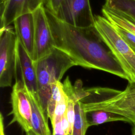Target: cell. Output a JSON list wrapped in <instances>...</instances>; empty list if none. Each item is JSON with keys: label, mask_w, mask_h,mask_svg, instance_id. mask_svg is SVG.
I'll return each mask as SVG.
<instances>
[{"label": "cell", "mask_w": 135, "mask_h": 135, "mask_svg": "<svg viewBox=\"0 0 135 135\" xmlns=\"http://www.w3.org/2000/svg\"><path fill=\"white\" fill-rule=\"evenodd\" d=\"M45 11L54 47L70 56L76 65L104 71L129 81L126 72L95 25L73 26L61 21L46 9Z\"/></svg>", "instance_id": "cell-1"}, {"label": "cell", "mask_w": 135, "mask_h": 135, "mask_svg": "<svg viewBox=\"0 0 135 135\" xmlns=\"http://www.w3.org/2000/svg\"><path fill=\"white\" fill-rule=\"evenodd\" d=\"M86 95L80 100L86 112L105 110L122 115L130 123H135V82H129L123 91L105 87L86 89Z\"/></svg>", "instance_id": "cell-2"}, {"label": "cell", "mask_w": 135, "mask_h": 135, "mask_svg": "<svg viewBox=\"0 0 135 135\" xmlns=\"http://www.w3.org/2000/svg\"><path fill=\"white\" fill-rule=\"evenodd\" d=\"M34 63L39 99L44 110L47 114L48 103L52 94V84L60 81L64 73L76 64L70 56L55 47L49 54Z\"/></svg>", "instance_id": "cell-3"}, {"label": "cell", "mask_w": 135, "mask_h": 135, "mask_svg": "<svg viewBox=\"0 0 135 135\" xmlns=\"http://www.w3.org/2000/svg\"><path fill=\"white\" fill-rule=\"evenodd\" d=\"M94 25L129 78L135 82V53L103 16H94Z\"/></svg>", "instance_id": "cell-4"}, {"label": "cell", "mask_w": 135, "mask_h": 135, "mask_svg": "<svg viewBox=\"0 0 135 135\" xmlns=\"http://www.w3.org/2000/svg\"><path fill=\"white\" fill-rule=\"evenodd\" d=\"M17 38L12 27L0 30V86H11L16 75Z\"/></svg>", "instance_id": "cell-5"}, {"label": "cell", "mask_w": 135, "mask_h": 135, "mask_svg": "<svg viewBox=\"0 0 135 135\" xmlns=\"http://www.w3.org/2000/svg\"><path fill=\"white\" fill-rule=\"evenodd\" d=\"M61 21L78 27L94 25L90 0H63L55 15Z\"/></svg>", "instance_id": "cell-6"}, {"label": "cell", "mask_w": 135, "mask_h": 135, "mask_svg": "<svg viewBox=\"0 0 135 135\" xmlns=\"http://www.w3.org/2000/svg\"><path fill=\"white\" fill-rule=\"evenodd\" d=\"M34 45L33 60L35 62L49 54L54 47V40L44 5L33 13Z\"/></svg>", "instance_id": "cell-7"}, {"label": "cell", "mask_w": 135, "mask_h": 135, "mask_svg": "<svg viewBox=\"0 0 135 135\" xmlns=\"http://www.w3.org/2000/svg\"><path fill=\"white\" fill-rule=\"evenodd\" d=\"M12 110L9 115H13L8 125L17 123L26 133L32 127V108L25 88L21 80L16 79L11 94Z\"/></svg>", "instance_id": "cell-8"}, {"label": "cell", "mask_w": 135, "mask_h": 135, "mask_svg": "<svg viewBox=\"0 0 135 135\" xmlns=\"http://www.w3.org/2000/svg\"><path fill=\"white\" fill-rule=\"evenodd\" d=\"M44 0H1V28L8 26L19 16L33 13Z\"/></svg>", "instance_id": "cell-9"}, {"label": "cell", "mask_w": 135, "mask_h": 135, "mask_svg": "<svg viewBox=\"0 0 135 135\" xmlns=\"http://www.w3.org/2000/svg\"><path fill=\"white\" fill-rule=\"evenodd\" d=\"M16 70L19 71L25 90L32 94H38L37 78L34 61L28 55L17 40Z\"/></svg>", "instance_id": "cell-10"}, {"label": "cell", "mask_w": 135, "mask_h": 135, "mask_svg": "<svg viewBox=\"0 0 135 135\" xmlns=\"http://www.w3.org/2000/svg\"><path fill=\"white\" fill-rule=\"evenodd\" d=\"M13 23L18 41L33 60L34 45V21L33 13L20 16Z\"/></svg>", "instance_id": "cell-11"}, {"label": "cell", "mask_w": 135, "mask_h": 135, "mask_svg": "<svg viewBox=\"0 0 135 135\" xmlns=\"http://www.w3.org/2000/svg\"><path fill=\"white\" fill-rule=\"evenodd\" d=\"M26 93L32 108V127L25 135H51L48 123L49 117L42 106L38 94L27 91Z\"/></svg>", "instance_id": "cell-12"}, {"label": "cell", "mask_w": 135, "mask_h": 135, "mask_svg": "<svg viewBox=\"0 0 135 135\" xmlns=\"http://www.w3.org/2000/svg\"><path fill=\"white\" fill-rule=\"evenodd\" d=\"M105 6L135 24V0H105Z\"/></svg>", "instance_id": "cell-13"}, {"label": "cell", "mask_w": 135, "mask_h": 135, "mask_svg": "<svg viewBox=\"0 0 135 135\" xmlns=\"http://www.w3.org/2000/svg\"><path fill=\"white\" fill-rule=\"evenodd\" d=\"M85 113L88 127L117 121H125L129 123V120L124 116L108 111L93 110L86 112Z\"/></svg>", "instance_id": "cell-14"}, {"label": "cell", "mask_w": 135, "mask_h": 135, "mask_svg": "<svg viewBox=\"0 0 135 135\" xmlns=\"http://www.w3.org/2000/svg\"><path fill=\"white\" fill-rule=\"evenodd\" d=\"M78 98L74 105V120L72 135H85L89 128L86 119V113L83 109L80 100Z\"/></svg>", "instance_id": "cell-15"}, {"label": "cell", "mask_w": 135, "mask_h": 135, "mask_svg": "<svg viewBox=\"0 0 135 135\" xmlns=\"http://www.w3.org/2000/svg\"><path fill=\"white\" fill-rule=\"evenodd\" d=\"M103 16L111 24L119 26L135 34V24L126 19L123 17L109 9L103 6L102 8Z\"/></svg>", "instance_id": "cell-16"}, {"label": "cell", "mask_w": 135, "mask_h": 135, "mask_svg": "<svg viewBox=\"0 0 135 135\" xmlns=\"http://www.w3.org/2000/svg\"><path fill=\"white\" fill-rule=\"evenodd\" d=\"M112 25L121 37L135 53V34L119 26L114 24Z\"/></svg>", "instance_id": "cell-17"}, {"label": "cell", "mask_w": 135, "mask_h": 135, "mask_svg": "<svg viewBox=\"0 0 135 135\" xmlns=\"http://www.w3.org/2000/svg\"><path fill=\"white\" fill-rule=\"evenodd\" d=\"M58 82L57 81L52 84V94L47 106V115L50 120L53 119L55 112L57 97Z\"/></svg>", "instance_id": "cell-18"}, {"label": "cell", "mask_w": 135, "mask_h": 135, "mask_svg": "<svg viewBox=\"0 0 135 135\" xmlns=\"http://www.w3.org/2000/svg\"><path fill=\"white\" fill-rule=\"evenodd\" d=\"M62 115L54 114L53 119L51 120L52 126V135H66L62 126Z\"/></svg>", "instance_id": "cell-19"}, {"label": "cell", "mask_w": 135, "mask_h": 135, "mask_svg": "<svg viewBox=\"0 0 135 135\" xmlns=\"http://www.w3.org/2000/svg\"><path fill=\"white\" fill-rule=\"evenodd\" d=\"M62 1L63 0H44V6L45 9L55 15Z\"/></svg>", "instance_id": "cell-20"}, {"label": "cell", "mask_w": 135, "mask_h": 135, "mask_svg": "<svg viewBox=\"0 0 135 135\" xmlns=\"http://www.w3.org/2000/svg\"><path fill=\"white\" fill-rule=\"evenodd\" d=\"M0 135H5L4 131V118L2 113L0 114Z\"/></svg>", "instance_id": "cell-21"}, {"label": "cell", "mask_w": 135, "mask_h": 135, "mask_svg": "<svg viewBox=\"0 0 135 135\" xmlns=\"http://www.w3.org/2000/svg\"><path fill=\"white\" fill-rule=\"evenodd\" d=\"M133 125V128H132V135H135V123L132 124Z\"/></svg>", "instance_id": "cell-22"}, {"label": "cell", "mask_w": 135, "mask_h": 135, "mask_svg": "<svg viewBox=\"0 0 135 135\" xmlns=\"http://www.w3.org/2000/svg\"><path fill=\"white\" fill-rule=\"evenodd\" d=\"M68 135H71V134H68Z\"/></svg>", "instance_id": "cell-23"}]
</instances>
